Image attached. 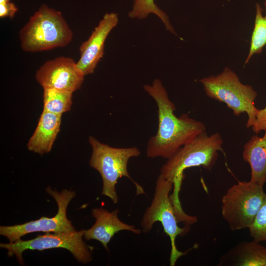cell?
<instances>
[{"label":"cell","mask_w":266,"mask_h":266,"mask_svg":"<svg viewBox=\"0 0 266 266\" xmlns=\"http://www.w3.org/2000/svg\"><path fill=\"white\" fill-rule=\"evenodd\" d=\"M84 232L85 230H82L53 233H46L30 240L19 239L12 242L0 243V247L7 250L8 256L14 255L21 265L24 264L22 253L25 250L42 251L54 248L67 249L78 262L85 264L92 261L94 247L83 241Z\"/></svg>","instance_id":"ba28073f"},{"label":"cell","mask_w":266,"mask_h":266,"mask_svg":"<svg viewBox=\"0 0 266 266\" xmlns=\"http://www.w3.org/2000/svg\"><path fill=\"white\" fill-rule=\"evenodd\" d=\"M266 197L264 186L251 180L238 181L229 188L221 200V213L230 230L248 229Z\"/></svg>","instance_id":"52a82bcc"},{"label":"cell","mask_w":266,"mask_h":266,"mask_svg":"<svg viewBox=\"0 0 266 266\" xmlns=\"http://www.w3.org/2000/svg\"><path fill=\"white\" fill-rule=\"evenodd\" d=\"M118 22L117 13H106L88 39L81 45L76 65L84 76L94 72L103 56L105 40Z\"/></svg>","instance_id":"8fae6325"},{"label":"cell","mask_w":266,"mask_h":266,"mask_svg":"<svg viewBox=\"0 0 266 266\" xmlns=\"http://www.w3.org/2000/svg\"><path fill=\"white\" fill-rule=\"evenodd\" d=\"M262 11L261 6L257 3L254 27L251 36L249 52L245 61V65L249 62L254 54L261 53L266 45V14L264 16Z\"/></svg>","instance_id":"e0dca14e"},{"label":"cell","mask_w":266,"mask_h":266,"mask_svg":"<svg viewBox=\"0 0 266 266\" xmlns=\"http://www.w3.org/2000/svg\"><path fill=\"white\" fill-rule=\"evenodd\" d=\"M144 89L157 103L158 115L157 132L147 144V157L168 159L180 147L206 131L203 123L188 114L179 117L174 114L175 104L160 79H156L151 85H145Z\"/></svg>","instance_id":"6da1fadb"},{"label":"cell","mask_w":266,"mask_h":266,"mask_svg":"<svg viewBox=\"0 0 266 266\" xmlns=\"http://www.w3.org/2000/svg\"><path fill=\"white\" fill-rule=\"evenodd\" d=\"M119 210L111 212L102 208L92 209V215L96 221L92 227L85 230L84 237L86 240H96L108 251V244L115 234L121 231H128L136 234L141 233V230L134 226L126 224L118 218Z\"/></svg>","instance_id":"7c38bea8"},{"label":"cell","mask_w":266,"mask_h":266,"mask_svg":"<svg viewBox=\"0 0 266 266\" xmlns=\"http://www.w3.org/2000/svg\"><path fill=\"white\" fill-rule=\"evenodd\" d=\"M263 136L254 135L245 144L244 161L251 169L250 180L264 186L266 183V130Z\"/></svg>","instance_id":"9a60e30c"},{"label":"cell","mask_w":266,"mask_h":266,"mask_svg":"<svg viewBox=\"0 0 266 266\" xmlns=\"http://www.w3.org/2000/svg\"><path fill=\"white\" fill-rule=\"evenodd\" d=\"M173 183L159 175L156 182L154 197L150 205L146 209L140 222L142 231L149 233L154 224L160 222L164 232L169 236L171 243L170 266H174L177 260L189 250L182 252L178 250L175 240L178 236L185 235L190 228H180L176 212L170 197Z\"/></svg>","instance_id":"8992f818"},{"label":"cell","mask_w":266,"mask_h":266,"mask_svg":"<svg viewBox=\"0 0 266 266\" xmlns=\"http://www.w3.org/2000/svg\"><path fill=\"white\" fill-rule=\"evenodd\" d=\"M251 128L253 132L256 134L266 130V106L263 109H259L255 122Z\"/></svg>","instance_id":"ffe728a7"},{"label":"cell","mask_w":266,"mask_h":266,"mask_svg":"<svg viewBox=\"0 0 266 266\" xmlns=\"http://www.w3.org/2000/svg\"><path fill=\"white\" fill-rule=\"evenodd\" d=\"M223 139L218 133L208 135L204 131L180 147L162 166L160 175L173 183L170 197L175 205L180 204L179 193L185 169L202 166L211 170L215 164L218 152L222 150Z\"/></svg>","instance_id":"7a4b0ae2"},{"label":"cell","mask_w":266,"mask_h":266,"mask_svg":"<svg viewBox=\"0 0 266 266\" xmlns=\"http://www.w3.org/2000/svg\"><path fill=\"white\" fill-rule=\"evenodd\" d=\"M18 8L15 4L10 1L0 3V17L1 18L9 17L13 18Z\"/></svg>","instance_id":"44dd1931"},{"label":"cell","mask_w":266,"mask_h":266,"mask_svg":"<svg viewBox=\"0 0 266 266\" xmlns=\"http://www.w3.org/2000/svg\"><path fill=\"white\" fill-rule=\"evenodd\" d=\"M72 37L62 13L46 4L40 6L20 32L21 46L28 52L64 47Z\"/></svg>","instance_id":"3957f363"},{"label":"cell","mask_w":266,"mask_h":266,"mask_svg":"<svg viewBox=\"0 0 266 266\" xmlns=\"http://www.w3.org/2000/svg\"><path fill=\"white\" fill-rule=\"evenodd\" d=\"M84 77L76 63L72 59L65 57L45 62L35 75L36 81L43 88H52L72 93L80 88Z\"/></svg>","instance_id":"30bf717a"},{"label":"cell","mask_w":266,"mask_h":266,"mask_svg":"<svg viewBox=\"0 0 266 266\" xmlns=\"http://www.w3.org/2000/svg\"><path fill=\"white\" fill-rule=\"evenodd\" d=\"M200 82L208 97L225 103L236 116L246 113V127L253 125L259 110L254 105L257 93L251 86L242 83L233 70L225 67L221 73L204 77Z\"/></svg>","instance_id":"5b68a950"},{"label":"cell","mask_w":266,"mask_h":266,"mask_svg":"<svg viewBox=\"0 0 266 266\" xmlns=\"http://www.w3.org/2000/svg\"><path fill=\"white\" fill-rule=\"evenodd\" d=\"M61 120V115L43 110L35 130L28 142V150L40 155L49 153L59 132Z\"/></svg>","instance_id":"4fadbf2b"},{"label":"cell","mask_w":266,"mask_h":266,"mask_svg":"<svg viewBox=\"0 0 266 266\" xmlns=\"http://www.w3.org/2000/svg\"><path fill=\"white\" fill-rule=\"evenodd\" d=\"M89 142L92 148L89 165L101 176V195L108 197L114 203H117L119 198L116 185L118 179L122 177H126L133 182L137 195L145 194L142 187L133 180L128 170L129 160L139 156L141 153L137 147H111L91 136L89 137Z\"/></svg>","instance_id":"277c9868"},{"label":"cell","mask_w":266,"mask_h":266,"mask_svg":"<svg viewBox=\"0 0 266 266\" xmlns=\"http://www.w3.org/2000/svg\"><path fill=\"white\" fill-rule=\"evenodd\" d=\"M151 13L157 15L165 24L167 30L175 33L168 17L155 3L154 0H134L132 10L129 16L132 18L145 19Z\"/></svg>","instance_id":"ac0fdd59"},{"label":"cell","mask_w":266,"mask_h":266,"mask_svg":"<svg viewBox=\"0 0 266 266\" xmlns=\"http://www.w3.org/2000/svg\"><path fill=\"white\" fill-rule=\"evenodd\" d=\"M264 5H265V14H266V0H265Z\"/></svg>","instance_id":"603a6c76"},{"label":"cell","mask_w":266,"mask_h":266,"mask_svg":"<svg viewBox=\"0 0 266 266\" xmlns=\"http://www.w3.org/2000/svg\"><path fill=\"white\" fill-rule=\"evenodd\" d=\"M219 266H266V247L253 240L243 241L221 258Z\"/></svg>","instance_id":"5bb4252c"},{"label":"cell","mask_w":266,"mask_h":266,"mask_svg":"<svg viewBox=\"0 0 266 266\" xmlns=\"http://www.w3.org/2000/svg\"><path fill=\"white\" fill-rule=\"evenodd\" d=\"M248 229L253 240L266 243V197Z\"/></svg>","instance_id":"d6986e66"},{"label":"cell","mask_w":266,"mask_h":266,"mask_svg":"<svg viewBox=\"0 0 266 266\" xmlns=\"http://www.w3.org/2000/svg\"><path fill=\"white\" fill-rule=\"evenodd\" d=\"M43 89V110L62 115L70 110L72 92L52 88Z\"/></svg>","instance_id":"2e32d148"},{"label":"cell","mask_w":266,"mask_h":266,"mask_svg":"<svg viewBox=\"0 0 266 266\" xmlns=\"http://www.w3.org/2000/svg\"><path fill=\"white\" fill-rule=\"evenodd\" d=\"M46 191L57 202L58 212L54 216L51 218L43 216L22 224L0 226V235L6 237L9 242H12L32 233H57L75 230L66 216L67 206L75 197V192L66 189L59 192L53 190L50 187L46 189Z\"/></svg>","instance_id":"9c48e42d"},{"label":"cell","mask_w":266,"mask_h":266,"mask_svg":"<svg viewBox=\"0 0 266 266\" xmlns=\"http://www.w3.org/2000/svg\"><path fill=\"white\" fill-rule=\"evenodd\" d=\"M10 0H0V3H2L4 2H6L8 1H10Z\"/></svg>","instance_id":"7402d4cb"}]
</instances>
